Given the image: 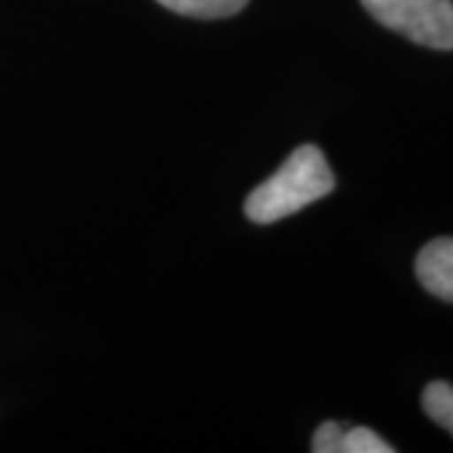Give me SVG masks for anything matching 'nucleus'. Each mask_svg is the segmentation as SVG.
Wrapping results in <instances>:
<instances>
[{
  "label": "nucleus",
  "instance_id": "nucleus-1",
  "mask_svg": "<svg viewBox=\"0 0 453 453\" xmlns=\"http://www.w3.org/2000/svg\"><path fill=\"white\" fill-rule=\"evenodd\" d=\"M333 189L335 177L327 166L325 154L318 146L305 144L295 149L288 162L247 196L244 214L257 225H270L305 210L308 204L327 196Z\"/></svg>",
  "mask_w": 453,
  "mask_h": 453
},
{
  "label": "nucleus",
  "instance_id": "nucleus-6",
  "mask_svg": "<svg viewBox=\"0 0 453 453\" xmlns=\"http://www.w3.org/2000/svg\"><path fill=\"white\" fill-rule=\"evenodd\" d=\"M395 449L386 443L383 438L378 436L371 428H363V426H353V428H345V436H342V453H393Z\"/></svg>",
  "mask_w": 453,
  "mask_h": 453
},
{
  "label": "nucleus",
  "instance_id": "nucleus-2",
  "mask_svg": "<svg viewBox=\"0 0 453 453\" xmlns=\"http://www.w3.org/2000/svg\"><path fill=\"white\" fill-rule=\"evenodd\" d=\"M380 26L426 49H453V0H360Z\"/></svg>",
  "mask_w": 453,
  "mask_h": 453
},
{
  "label": "nucleus",
  "instance_id": "nucleus-3",
  "mask_svg": "<svg viewBox=\"0 0 453 453\" xmlns=\"http://www.w3.org/2000/svg\"><path fill=\"white\" fill-rule=\"evenodd\" d=\"M416 275L426 290L453 303V237H438L421 250Z\"/></svg>",
  "mask_w": 453,
  "mask_h": 453
},
{
  "label": "nucleus",
  "instance_id": "nucleus-5",
  "mask_svg": "<svg viewBox=\"0 0 453 453\" xmlns=\"http://www.w3.org/2000/svg\"><path fill=\"white\" fill-rule=\"evenodd\" d=\"M423 411L431 421L453 436V386L443 380L428 383V388L423 390Z\"/></svg>",
  "mask_w": 453,
  "mask_h": 453
},
{
  "label": "nucleus",
  "instance_id": "nucleus-7",
  "mask_svg": "<svg viewBox=\"0 0 453 453\" xmlns=\"http://www.w3.org/2000/svg\"><path fill=\"white\" fill-rule=\"evenodd\" d=\"M342 436L345 428L335 421L323 423L312 436V451L315 453H342Z\"/></svg>",
  "mask_w": 453,
  "mask_h": 453
},
{
  "label": "nucleus",
  "instance_id": "nucleus-4",
  "mask_svg": "<svg viewBox=\"0 0 453 453\" xmlns=\"http://www.w3.org/2000/svg\"><path fill=\"white\" fill-rule=\"evenodd\" d=\"M164 8L189 18H226L240 13L250 0H159Z\"/></svg>",
  "mask_w": 453,
  "mask_h": 453
}]
</instances>
